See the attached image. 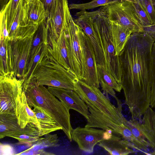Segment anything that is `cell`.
<instances>
[{
  "label": "cell",
  "mask_w": 155,
  "mask_h": 155,
  "mask_svg": "<svg viewBox=\"0 0 155 155\" xmlns=\"http://www.w3.org/2000/svg\"><path fill=\"white\" fill-rule=\"evenodd\" d=\"M152 1L155 10V0H152Z\"/></svg>",
  "instance_id": "obj_40"
},
{
  "label": "cell",
  "mask_w": 155,
  "mask_h": 155,
  "mask_svg": "<svg viewBox=\"0 0 155 155\" xmlns=\"http://www.w3.org/2000/svg\"><path fill=\"white\" fill-rule=\"evenodd\" d=\"M17 155H55L52 153L48 152L44 150V149L37 150H33L29 149L24 151Z\"/></svg>",
  "instance_id": "obj_35"
},
{
  "label": "cell",
  "mask_w": 155,
  "mask_h": 155,
  "mask_svg": "<svg viewBox=\"0 0 155 155\" xmlns=\"http://www.w3.org/2000/svg\"><path fill=\"white\" fill-rule=\"evenodd\" d=\"M10 137L17 140L18 144H27L30 147L42 138L40 135L39 128L32 123L28 124L19 133Z\"/></svg>",
  "instance_id": "obj_25"
},
{
  "label": "cell",
  "mask_w": 155,
  "mask_h": 155,
  "mask_svg": "<svg viewBox=\"0 0 155 155\" xmlns=\"http://www.w3.org/2000/svg\"><path fill=\"white\" fill-rule=\"evenodd\" d=\"M0 38L5 41L9 40V34L7 28L6 18L4 10L0 12Z\"/></svg>",
  "instance_id": "obj_34"
},
{
  "label": "cell",
  "mask_w": 155,
  "mask_h": 155,
  "mask_svg": "<svg viewBox=\"0 0 155 155\" xmlns=\"http://www.w3.org/2000/svg\"><path fill=\"white\" fill-rule=\"evenodd\" d=\"M154 42L147 32L132 33L119 55L125 103L132 118H141L150 107L151 52Z\"/></svg>",
  "instance_id": "obj_1"
},
{
  "label": "cell",
  "mask_w": 155,
  "mask_h": 155,
  "mask_svg": "<svg viewBox=\"0 0 155 155\" xmlns=\"http://www.w3.org/2000/svg\"><path fill=\"white\" fill-rule=\"evenodd\" d=\"M23 7L31 22L39 25L46 20L47 16L45 10L40 0H23Z\"/></svg>",
  "instance_id": "obj_21"
},
{
  "label": "cell",
  "mask_w": 155,
  "mask_h": 155,
  "mask_svg": "<svg viewBox=\"0 0 155 155\" xmlns=\"http://www.w3.org/2000/svg\"><path fill=\"white\" fill-rule=\"evenodd\" d=\"M150 34L155 41V33H150Z\"/></svg>",
  "instance_id": "obj_39"
},
{
  "label": "cell",
  "mask_w": 155,
  "mask_h": 155,
  "mask_svg": "<svg viewBox=\"0 0 155 155\" xmlns=\"http://www.w3.org/2000/svg\"><path fill=\"white\" fill-rule=\"evenodd\" d=\"M100 8L110 21L129 28L132 33L143 31L133 2L119 1Z\"/></svg>",
  "instance_id": "obj_9"
},
{
  "label": "cell",
  "mask_w": 155,
  "mask_h": 155,
  "mask_svg": "<svg viewBox=\"0 0 155 155\" xmlns=\"http://www.w3.org/2000/svg\"><path fill=\"white\" fill-rule=\"evenodd\" d=\"M110 132L94 127H78L73 129L71 136L72 140L77 143L80 150L92 153L97 143L110 137Z\"/></svg>",
  "instance_id": "obj_12"
},
{
  "label": "cell",
  "mask_w": 155,
  "mask_h": 155,
  "mask_svg": "<svg viewBox=\"0 0 155 155\" xmlns=\"http://www.w3.org/2000/svg\"><path fill=\"white\" fill-rule=\"evenodd\" d=\"M35 113L39 122L40 137L59 130H61L55 121L43 110L38 107H34L32 109Z\"/></svg>",
  "instance_id": "obj_26"
},
{
  "label": "cell",
  "mask_w": 155,
  "mask_h": 155,
  "mask_svg": "<svg viewBox=\"0 0 155 155\" xmlns=\"http://www.w3.org/2000/svg\"><path fill=\"white\" fill-rule=\"evenodd\" d=\"M74 91L88 108L98 111L118 123L123 122L126 119L122 113V107H116L99 88L88 85L77 78Z\"/></svg>",
  "instance_id": "obj_6"
},
{
  "label": "cell",
  "mask_w": 155,
  "mask_h": 155,
  "mask_svg": "<svg viewBox=\"0 0 155 155\" xmlns=\"http://www.w3.org/2000/svg\"><path fill=\"white\" fill-rule=\"evenodd\" d=\"M43 3L47 17L50 13L55 0H40Z\"/></svg>",
  "instance_id": "obj_36"
},
{
  "label": "cell",
  "mask_w": 155,
  "mask_h": 155,
  "mask_svg": "<svg viewBox=\"0 0 155 155\" xmlns=\"http://www.w3.org/2000/svg\"><path fill=\"white\" fill-rule=\"evenodd\" d=\"M133 2L143 26L151 25L150 18L143 7L140 0H133Z\"/></svg>",
  "instance_id": "obj_32"
},
{
  "label": "cell",
  "mask_w": 155,
  "mask_h": 155,
  "mask_svg": "<svg viewBox=\"0 0 155 155\" xmlns=\"http://www.w3.org/2000/svg\"><path fill=\"white\" fill-rule=\"evenodd\" d=\"M149 154L150 155H155V151H153L152 152L149 153Z\"/></svg>",
  "instance_id": "obj_41"
},
{
  "label": "cell",
  "mask_w": 155,
  "mask_h": 155,
  "mask_svg": "<svg viewBox=\"0 0 155 155\" xmlns=\"http://www.w3.org/2000/svg\"><path fill=\"white\" fill-rule=\"evenodd\" d=\"M98 80L104 93L114 97L117 101L118 106L122 105L120 101L116 96L114 90L120 92L122 89L121 84L118 82L104 65L97 64Z\"/></svg>",
  "instance_id": "obj_20"
},
{
  "label": "cell",
  "mask_w": 155,
  "mask_h": 155,
  "mask_svg": "<svg viewBox=\"0 0 155 155\" xmlns=\"http://www.w3.org/2000/svg\"><path fill=\"white\" fill-rule=\"evenodd\" d=\"M151 92L150 107H155V42L152 48L151 63Z\"/></svg>",
  "instance_id": "obj_29"
},
{
  "label": "cell",
  "mask_w": 155,
  "mask_h": 155,
  "mask_svg": "<svg viewBox=\"0 0 155 155\" xmlns=\"http://www.w3.org/2000/svg\"><path fill=\"white\" fill-rule=\"evenodd\" d=\"M44 137L37 141L29 149L37 150L49 147H57L60 146L57 134L50 133L45 135Z\"/></svg>",
  "instance_id": "obj_27"
},
{
  "label": "cell",
  "mask_w": 155,
  "mask_h": 155,
  "mask_svg": "<svg viewBox=\"0 0 155 155\" xmlns=\"http://www.w3.org/2000/svg\"><path fill=\"white\" fill-rule=\"evenodd\" d=\"M20 0H10L4 10L5 11L8 31L15 16Z\"/></svg>",
  "instance_id": "obj_30"
},
{
  "label": "cell",
  "mask_w": 155,
  "mask_h": 155,
  "mask_svg": "<svg viewBox=\"0 0 155 155\" xmlns=\"http://www.w3.org/2000/svg\"><path fill=\"white\" fill-rule=\"evenodd\" d=\"M74 22L79 26L89 38L94 51L97 64L105 66V60L100 41L89 12L81 10L76 13Z\"/></svg>",
  "instance_id": "obj_14"
},
{
  "label": "cell",
  "mask_w": 155,
  "mask_h": 155,
  "mask_svg": "<svg viewBox=\"0 0 155 155\" xmlns=\"http://www.w3.org/2000/svg\"><path fill=\"white\" fill-rule=\"evenodd\" d=\"M10 0H0V12H2L5 9Z\"/></svg>",
  "instance_id": "obj_38"
},
{
  "label": "cell",
  "mask_w": 155,
  "mask_h": 155,
  "mask_svg": "<svg viewBox=\"0 0 155 155\" xmlns=\"http://www.w3.org/2000/svg\"><path fill=\"white\" fill-rule=\"evenodd\" d=\"M123 0H92L88 2L80 4L71 3L68 5L69 10L73 9L86 10L92 9L99 6H105Z\"/></svg>",
  "instance_id": "obj_28"
},
{
  "label": "cell",
  "mask_w": 155,
  "mask_h": 155,
  "mask_svg": "<svg viewBox=\"0 0 155 155\" xmlns=\"http://www.w3.org/2000/svg\"><path fill=\"white\" fill-rule=\"evenodd\" d=\"M98 145L112 155H127L136 153L133 150H136L132 144L114 134H111L109 138L100 142Z\"/></svg>",
  "instance_id": "obj_18"
},
{
  "label": "cell",
  "mask_w": 155,
  "mask_h": 155,
  "mask_svg": "<svg viewBox=\"0 0 155 155\" xmlns=\"http://www.w3.org/2000/svg\"><path fill=\"white\" fill-rule=\"evenodd\" d=\"M149 107L140 119L132 118L128 126L134 137L148 148L155 150V113Z\"/></svg>",
  "instance_id": "obj_11"
},
{
  "label": "cell",
  "mask_w": 155,
  "mask_h": 155,
  "mask_svg": "<svg viewBox=\"0 0 155 155\" xmlns=\"http://www.w3.org/2000/svg\"><path fill=\"white\" fill-rule=\"evenodd\" d=\"M70 14L67 0H55L45 21L48 33L56 39L59 38L64 30Z\"/></svg>",
  "instance_id": "obj_13"
},
{
  "label": "cell",
  "mask_w": 155,
  "mask_h": 155,
  "mask_svg": "<svg viewBox=\"0 0 155 155\" xmlns=\"http://www.w3.org/2000/svg\"><path fill=\"white\" fill-rule=\"evenodd\" d=\"M103 49L105 67L119 83L121 84L122 70L119 56L116 55L110 20L100 8L89 12Z\"/></svg>",
  "instance_id": "obj_4"
},
{
  "label": "cell",
  "mask_w": 155,
  "mask_h": 155,
  "mask_svg": "<svg viewBox=\"0 0 155 155\" xmlns=\"http://www.w3.org/2000/svg\"><path fill=\"white\" fill-rule=\"evenodd\" d=\"M16 114H0V139L19 133L22 130Z\"/></svg>",
  "instance_id": "obj_23"
},
{
  "label": "cell",
  "mask_w": 155,
  "mask_h": 155,
  "mask_svg": "<svg viewBox=\"0 0 155 155\" xmlns=\"http://www.w3.org/2000/svg\"><path fill=\"white\" fill-rule=\"evenodd\" d=\"M0 76L7 75L10 73L7 63L6 46L4 39L0 38Z\"/></svg>",
  "instance_id": "obj_31"
},
{
  "label": "cell",
  "mask_w": 155,
  "mask_h": 155,
  "mask_svg": "<svg viewBox=\"0 0 155 155\" xmlns=\"http://www.w3.org/2000/svg\"><path fill=\"white\" fill-rule=\"evenodd\" d=\"M116 55L119 56L132 34L128 28L110 21Z\"/></svg>",
  "instance_id": "obj_24"
},
{
  "label": "cell",
  "mask_w": 155,
  "mask_h": 155,
  "mask_svg": "<svg viewBox=\"0 0 155 155\" xmlns=\"http://www.w3.org/2000/svg\"><path fill=\"white\" fill-rule=\"evenodd\" d=\"M15 114L18 123L21 128H24L28 124L32 123L40 130L39 123L36 114L28 105L23 91L16 100Z\"/></svg>",
  "instance_id": "obj_19"
},
{
  "label": "cell",
  "mask_w": 155,
  "mask_h": 155,
  "mask_svg": "<svg viewBox=\"0 0 155 155\" xmlns=\"http://www.w3.org/2000/svg\"><path fill=\"white\" fill-rule=\"evenodd\" d=\"M85 52V71L84 81L87 84L99 88L97 63L91 41L85 34L84 40Z\"/></svg>",
  "instance_id": "obj_17"
},
{
  "label": "cell",
  "mask_w": 155,
  "mask_h": 155,
  "mask_svg": "<svg viewBox=\"0 0 155 155\" xmlns=\"http://www.w3.org/2000/svg\"><path fill=\"white\" fill-rule=\"evenodd\" d=\"M140 2L150 18L151 25L155 24V10L152 0H140Z\"/></svg>",
  "instance_id": "obj_33"
},
{
  "label": "cell",
  "mask_w": 155,
  "mask_h": 155,
  "mask_svg": "<svg viewBox=\"0 0 155 155\" xmlns=\"http://www.w3.org/2000/svg\"><path fill=\"white\" fill-rule=\"evenodd\" d=\"M24 80L12 73L0 76V114H15L16 101L23 91Z\"/></svg>",
  "instance_id": "obj_10"
},
{
  "label": "cell",
  "mask_w": 155,
  "mask_h": 155,
  "mask_svg": "<svg viewBox=\"0 0 155 155\" xmlns=\"http://www.w3.org/2000/svg\"><path fill=\"white\" fill-rule=\"evenodd\" d=\"M36 31L21 34L8 41H5L9 72L19 79L25 80V79L28 61Z\"/></svg>",
  "instance_id": "obj_5"
},
{
  "label": "cell",
  "mask_w": 155,
  "mask_h": 155,
  "mask_svg": "<svg viewBox=\"0 0 155 155\" xmlns=\"http://www.w3.org/2000/svg\"><path fill=\"white\" fill-rule=\"evenodd\" d=\"M29 107H38L51 117L61 127L68 139L71 141L73 130L70 122V108L58 99L45 86L39 85L33 79L23 86Z\"/></svg>",
  "instance_id": "obj_2"
},
{
  "label": "cell",
  "mask_w": 155,
  "mask_h": 155,
  "mask_svg": "<svg viewBox=\"0 0 155 155\" xmlns=\"http://www.w3.org/2000/svg\"><path fill=\"white\" fill-rule=\"evenodd\" d=\"M143 31L149 34L155 33V24L149 26H143Z\"/></svg>",
  "instance_id": "obj_37"
},
{
  "label": "cell",
  "mask_w": 155,
  "mask_h": 155,
  "mask_svg": "<svg viewBox=\"0 0 155 155\" xmlns=\"http://www.w3.org/2000/svg\"><path fill=\"white\" fill-rule=\"evenodd\" d=\"M45 21L39 25L35 33L28 61L26 74L30 69L34 58L43 45L48 42V31Z\"/></svg>",
  "instance_id": "obj_22"
},
{
  "label": "cell",
  "mask_w": 155,
  "mask_h": 155,
  "mask_svg": "<svg viewBox=\"0 0 155 155\" xmlns=\"http://www.w3.org/2000/svg\"></svg>",
  "instance_id": "obj_42"
},
{
  "label": "cell",
  "mask_w": 155,
  "mask_h": 155,
  "mask_svg": "<svg viewBox=\"0 0 155 155\" xmlns=\"http://www.w3.org/2000/svg\"><path fill=\"white\" fill-rule=\"evenodd\" d=\"M64 30L66 45L72 70L78 79L83 81L85 71L84 40L85 34L74 22L71 14Z\"/></svg>",
  "instance_id": "obj_7"
},
{
  "label": "cell",
  "mask_w": 155,
  "mask_h": 155,
  "mask_svg": "<svg viewBox=\"0 0 155 155\" xmlns=\"http://www.w3.org/2000/svg\"><path fill=\"white\" fill-rule=\"evenodd\" d=\"M47 50L48 53L59 64L74 74L72 70L68 57L64 30L57 39L48 33Z\"/></svg>",
  "instance_id": "obj_16"
},
{
  "label": "cell",
  "mask_w": 155,
  "mask_h": 155,
  "mask_svg": "<svg viewBox=\"0 0 155 155\" xmlns=\"http://www.w3.org/2000/svg\"><path fill=\"white\" fill-rule=\"evenodd\" d=\"M47 88L52 94L70 109L78 112L87 120L88 119L90 114L88 107L74 91L49 86Z\"/></svg>",
  "instance_id": "obj_15"
},
{
  "label": "cell",
  "mask_w": 155,
  "mask_h": 155,
  "mask_svg": "<svg viewBox=\"0 0 155 155\" xmlns=\"http://www.w3.org/2000/svg\"><path fill=\"white\" fill-rule=\"evenodd\" d=\"M88 110L90 114L85 127L100 128L110 131L132 144L137 150L144 152L149 150L134 137L128 126L126 119L122 123H118L97 110L90 108H88Z\"/></svg>",
  "instance_id": "obj_8"
},
{
  "label": "cell",
  "mask_w": 155,
  "mask_h": 155,
  "mask_svg": "<svg viewBox=\"0 0 155 155\" xmlns=\"http://www.w3.org/2000/svg\"><path fill=\"white\" fill-rule=\"evenodd\" d=\"M77 78L74 73L59 64L47 49L35 67L31 80L33 79L39 85L74 91Z\"/></svg>",
  "instance_id": "obj_3"
}]
</instances>
